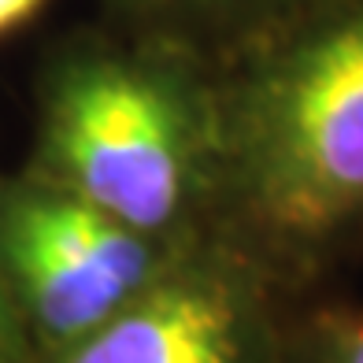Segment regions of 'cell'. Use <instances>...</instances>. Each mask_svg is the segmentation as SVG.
Instances as JSON below:
<instances>
[{"label":"cell","instance_id":"obj_1","mask_svg":"<svg viewBox=\"0 0 363 363\" xmlns=\"http://www.w3.org/2000/svg\"><path fill=\"white\" fill-rule=\"evenodd\" d=\"M219 230L286 282L363 223V0H315L216 60Z\"/></svg>","mask_w":363,"mask_h":363},{"label":"cell","instance_id":"obj_2","mask_svg":"<svg viewBox=\"0 0 363 363\" xmlns=\"http://www.w3.org/2000/svg\"><path fill=\"white\" fill-rule=\"evenodd\" d=\"M160 241L219 230L216 63L152 38L82 41L45 67L30 171Z\"/></svg>","mask_w":363,"mask_h":363},{"label":"cell","instance_id":"obj_3","mask_svg":"<svg viewBox=\"0 0 363 363\" xmlns=\"http://www.w3.org/2000/svg\"><path fill=\"white\" fill-rule=\"evenodd\" d=\"M182 245L148 238L34 174L0 182V267L34 363L108 323Z\"/></svg>","mask_w":363,"mask_h":363},{"label":"cell","instance_id":"obj_4","mask_svg":"<svg viewBox=\"0 0 363 363\" xmlns=\"http://www.w3.org/2000/svg\"><path fill=\"white\" fill-rule=\"evenodd\" d=\"M278 286L252 249L208 230L126 308L45 363H286Z\"/></svg>","mask_w":363,"mask_h":363},{"label":"cell","instance_id":"obj_5","mask_svg":"<svg viewBox=\"0 0 363 363\" xmlns=\"http://www.w3.org/2000/svg\"><path fill=\"white\" fill-rule=\"evenodd\" d=\"M123 4L152 26V38L178 41L216 63L263 30L311 8L315 0H123Z\"/></svg>","mask_w":363,"mask_h":363},{"label":"cell","instance_id":"obj_6","mask_svg":"<svg viewBox=\"0 0 363 363\" xmlns=\"http://www.w3.org/2000/svg\"><path fill=\"white\" fill-rule=\"evenodd\" d=\"M286 363H363V308L323 304L289 319Z\"/></svg>","mask_w":363,"mask_h":363},{"label":"cell","instance_id":"obj_7","mask_svg":"<svg viewBox=\"0 0 363 363\" xmlns=\"http://www.w3.org/2000/svg\"><path fill=\"white\" fill-rule=\"evenodd\" d=\"M0 363H34L30 341L23 334V323L15 315L11 293L4 282V267H0Z\"/></svg>","mask_w":363,"mask_h":363},{"label":"cell","instance_id":"obj_8","mask_svg":"<svg viewBox=\"0 0 363 363\" xmlns=\"http://www.w3.org/2000/svg\"><path fill=\"white\" fill-rule=\"evenodd\" d=\"M45 8V0H0V38L15 34Z\"/></svg>","mask_w":363,"mask_h":363}]
</instances>
